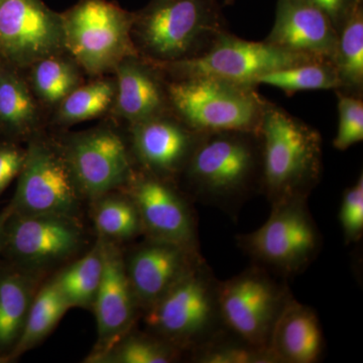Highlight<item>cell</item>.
Here are the masks:
<instances>
[{
  "label": "cell",
  "mask_w": 363,
  "mask_h": 363,
  "mask_svg": "<svg viewBox=\"0 0 363 363\" xmlns=\"http://www.w3.org/2000/svg\"><path fill=\"white\" fill-rule=\"evenodd\" d=\"M262 185L272 202L306 198L323 167L319 131L267 100L259 130Z\"/></svg>",
  "instance_id": "1"
},
{
  "label": "cell",
  "mask_w": 363,
  "mask_h": 363,
  "mask_svg": "<svg viewBox=\"0 0 363 363\" xmlns=\"http://www.w3.org/2000/svg\"><path fill=\"white\" fill-rule=\"evenodd\" d=\"M133 26L154 64L198 58L229 32L216 0H154Z\"/></svg>",
  "instance_id": "2"
},
{
  "label": "cell",
  "mask_w": 363,
  "mask_h": 363,
  "mask_svg": "<svg viewBox=\"0 0 363 363\" xmlns=\"http://www.w3.org/2000/svg\"><path fill=\"white\" fill-rule=\"evenodd\" d=\"M167 91L172 112L198 133H259L267 99L257 86L199 76L173 78Z\"/></svg>",
  "instance_id": "3"
},
{
  "label": "cell",
  "mask_w": 363,
  "mask_h": 363,
  "mask_svg": "<svg viewBox=\"0 0 363 363\" xmlns=\"http://www.w3.org/2000/svg\"><path fill=\"white\" fill-rule=\"evenodd\" d=\"M197 191L229 197L262 183V145L259 133L226 130L203 133L185 168Z\"/></svg>",
  "instance_id": "4"
},
{
  "label": "cell",
  "mask_w": 363,
  "mask_h": 363,
  "mask_svg": "<svg viewBox=\"0 0 363 363\" xmlns=\"http://www.w3.org/2000/svg\"><path fill=\"white\" fill-rule=\"evenodd\" d=\"M62 21L64 45L89 73H101L138 57L131 39L135 18L107 0H83Z\"/></svg>",
  "instance_id": "5"
},
{
  "label": "cell",
  "mask_w": 363,
  "mask_h": 363,
  "mask_svg": "<svg viewBox=\"0 0 363 363\" xmlns=\"http://www.w3.org/2000/svg\"><path fill=\"white\" fill-rule=\"evenodd\" d=\"M313 61L323 60L289 51L267 40H242L228 32L198 58L155 65L173 78L207 76L255 86V79L269 72Z\"/></svg>",
  "instance_id": "6"
},
{
  "label": "cell",
  "mask_w": 363,
  "mask_h": 363,
  "mask_svg": "<svg viewBox=\"0 0 363 363\" xmlns=\"http://www.w3.org/2000/svg\"><path fill=\"white\" fill-rule=\"evenodd\" d=\"M219 314L241 339L269 350L272 329L288 298L272 279L259 272H247L217 288Z\"/></svg>",
  "instance_id": "7"
},
{
  "label": "cell",
  "mask_w": 363,
  "mask_h": 363,
  "mask_svg": "<svg viewBox=\"0 0 363 363\" xmlns=\"http://www.w3.org/2000/svg\"><path fill=\"white\" fill-rule=\"evenodd\" d=\"M269 220L243 238L255 259L285 272L310 262L319 247V235L305 209L304 198L274 203Z\"/></svg>",
  "instance_id": "8"
},
{
  "label": "cell",
  "mask_w": 363,
  "mask_h": 363,
  "mask_svg": "<svg viewBox=\"0 0 363 363\" xmlns=\"http://www.w3.org/2000/svg\"><path fill=\"white\" fill-rule=\"evenodd\" d=\"M62 16L42 0H0V56L21 67L63 49Z\"/></svg>",
  "instance_id": "9"
},
{
  "label": "cell",
  "mask_w": 363,
  "mask_h": 363,
  "mask_svg": "<svg viewBox=\"0 0 363 363\" xmlns=\"http://www.w3.org/2000/svg\"><path fill=\"white\" fill-rule=\"evenodd\" d=\"M11 211L76 217L79 191L68 164L38 143L26 154Z\"/></svg>",
  "instance_id": "10"
},
{
  "label": "cell",
  "mask_w": 363,
  "mask_h": 363,
  "mask_svg": "<svg viewBox=\"0 0 363 363\" xmlns=\"http://www.w3.org/2000/svg\"><path fill=\"white\" fill-rule=\"evenodd\" d=\"M219 311L217 289L192 269L149 308L147 323L164 337L190 342L206 335Z\"/></svg>",
  "instance_id": "11"
},
{
  "label": "cell",
  "mask_w": 363,
  "mask_h": 363,
  "mask_svg": "<svg viewBox=\"0 0 363 363\" xmlns=\"http://www.w3.org/2000/svg\"><path fill=\"white\" fill-rule=\"evenodd\" d=\"M82 238L75 217L11 211L4 248L25 266L45 267L71 257L80 247Z\"/></svg>",
  "instance_id": "12"
},
{
  "label": "cell",
  "mask_w": 363,
  "mask_h": 363,
  "mask_svg": "<svg viewBox=\"0 0 363 363\" xmlns=\"http://www.w3.org/2000/svg\"><path fill=\"white\" fill-rule=\"evenodd\" d=\"M79 191L93 199L130 180L128 150L121 136L109 130L83 135L72 143L67 161Z\"/></svg>",
  "instance_id": "13"
},
{
  "label": "cell",
  "mask_w": 363,
  "mask_h": 363,
  "mask_svg": "<svg viewBox=\"0 0 363 363\" xmlns=\"http://www.w3.org/2000/svg\"><path fill=\"white\" fill-rule=\"evenodd\" d=\"M98 242L101 250L104 269L92 306L98 329L97 350L94 353L109 350L123 338L133 324L138 303L123 253L111 240L101 238Z\"/></svg>",
  "instance_id": "14"
},
{
  "label": "cell",
  "mask_w": 363,
  "mask_h": 363,
  "mask_svg": "<svg viewBox=\"0 0 363 363\" xmlns=\"http://www.w3.org/2000/svg\"><path fill=\"white\" fill-rule=\"evenodd\" d=\"M264 40L289 51L333 62L338 32L310 0H278L276 21Z\"/></svg>",
  "instance_id": "15"
},
{
  "label": "cell",
  "mask_w": 363,
  "mask_h": 363,
  "mask_svg": "<svg viewBox=\"0 0 363 363\" xmlns=\"http://www.w3.org/2000/svg\"><path fill=\"white\" fill-rule=\"evenodd\" d=\"M143 229L152 240L166 241L192 250L195 229L183 200L168 185L152 177L136 179L130 189Z\"/></svg>",
  "instance_id": "16"
},
{
  "label": "cell",
  "mask_w": 363,
  "mask_h": 363,
  "mask_svg": "<svg viewBox=\"0 0 363 363\" xmlns=\"http://www.w3.org/2000/svg\"><path fill=\"white\" fill-rule=\"evenodd\" d=\"M133 143L143 164L157 175L185 169L203 133L168 113L133 123Z\"/></svg>",
  "instance_id": "17"
},
{
  "label": "cell",
  "mask_w": 363,
  "mask_h": 363,
  "mask_svg": "<svg viewBox=\"0 0 363 363\" xmlns=\"http://www.w3.org/2000/svg\"><path fill=\"white\" fill-rule=\"evenodd\" d=\"M191 252L180 245L155 240L136 250L125 266L138 303L149 309L190 272L193 269Z\"/></svg>",
  "instance_id": "18"
},
{
  "label": "cell",
  "mask_w": 363,
  "mask_h": 363,
  "mask_svg": "<svg viewBox=\"0 0 363 363\" xmlns=\"http://www.w3.org/2000/svg\"><path fill=\"white\" fill-rule=\"evenodd\" d=\"M323 348L319 320L310 308L288 301L272 329L269 350L277 362L312 363Z\"/></svg>",
  "instance_id": "19"
},
{
  "label": "cell",
  "mask_w": 363,
  "mask_h": 363,
  "mask_svg": "<svg viewBox=\"0 0 363 363\" xmlns=\"http://www.w3.org/2000/svg\"><path fill=\"white\" fill-rule=\"evenodd\" d=\"M135 58L124 60L117 66V107L133 124L171 111L167 84H162L150 65Z\"/></svg>",
  "instance_id": "20"
},
{
  "label": "cell",
  "mask_w": 363,
  "mask_h": 363,
  "mask_svg": "<svg viewBox=\"0 0 363 363\" xmlns=\"http://www.w3.org/2000/svg\"><path fill=\"white\" fill-rule=\"evenodd\" d=\"M334 67L344 93L362 97L363 93V11H353L338 33Z\"/></svg>",
  "instance_id": "21"
},
{
  "label": "cell",
  "mask_w": 363,
  "mask_h": 363,
  "mask_svg": "<svg viewBox=\"0 0 363 363\" xmlns=\"http://www.w3.org/2000/svg\"><path fill=\"white\" fill-rule=\"evenodd\" d=\"M69 309L70 306L54 279L40 289L33 298L25 327L14 345L13 357L32 350L47 337Z\"/></svg>",
  "instance_id": "22"
},
{
  "label": "cell",
  "mask_w": 363,
  "mask_h": 363,
  "mask_svg": "<svg viewBox=\"0 0 363 363\" xmlns=\"http://www.w3.org/2000/svg\"><path fill=\"white\" fill-rule=\"evenodd\" d=\"M33 285L21 274L0 277V350L14 347L33 302Z\"/></svg>",
  "instance_id": "23"
},
{
  "label": "cell",
  "mask_w": 363,
  "mask_h": 363,
  "mask_svg": "<svg viewBox=\"0 0 363 363\" xmlns=\"http://www.w3.org/2000/svg\"><path fill=\"white\" fill-rule=\"evenodd\" d=\"M262 84L274 86L288 95L301 91L341 89L337 72L330 61L308 62L269 72L255 79V86Z\"/></svg>",
  "instance_id": "24"
},
{
  "label": "cell",
  "mask_w": 363,
  "mask_h": 363,
  "mask_svg": "<svg viewBox=\"0 0 363 363\" xmlns=\"http://www.w3.org/2000/svg\"><path fill=\"white\" fill-rule=\"evenodd\" d=\"M102 269L104 262L98 242L94 250L67 267L54 279L70 308L92 307L101 281Z\"/></svg>",
  "instance_id": "25"
},
{
  "label": "cell",
  "mask_w": 363,
  "mask_h": 363,
  "mask_svg": "<svg viewBox=\"0 0 363 363\" xmlns=\"http://www.w3.org/2000/svg\"><path fill=\"white\" fill-rule=\"evenodd\" d=\"M93 217L100 236L107 240H130L143 229L135 203L125 198L106 195L98 198Z\"/></svg>",
  "instance_id": "26"
},
{
  "label": "cell",
  "mask_w": 363,
  "mask_h": 363,
  "mask_svg": "<svg viewBox=\"0 0 363 363\" xmlns=\"http://www.w3.org/2000/svg\"><path fill=\"white\" fill-rule=\"evenodd\" d=\"M35 119V105L23 81L9 72L0 73V123L25 130Z\"/></svg>",
  "instance_id": "27"
},
{
  "label": "cell",
  "mask_w": 363,
  "mask_h": 363,
  "mask_svg": "<svg viewBox=\"0 0 363 363\" xmlns=\"http://www.w3.org/2000/svg\"><path fill=\"white\" fill-rule=\"evenodd\" d=\"M88 359L89 362L168 363L175 359V352L152 339L130 336L104 352L93 353Z\"/></svg>",
  "instance_id": "28"
},
{
  "label": "cell",
  "mask_w": 363,
  "mask_h": 363,
  "mask_svg": "<svg viewBox=\"0 0 363 363\" xmlns=\"http://www.w3.org/2000/svg\"><path fill=\"white\" fill-rule=\"evenodd\" d=\"M54 57L33 64V70L35 90L49 104L63 101L78 85V75L73 67Z\"/></svg>",
  "instance_id": "29"
},
{
  "label": "cell",
  "mask_w": 363,
  "mask_h": 363,
  "mask_svg": "<svg viewBox=\"0 0 363 363\" xmlns=\"http://www.w3.org/2000/svg\"><path fill=\"white\" fill-rule=\"evenodd\" d=\"M114 86L106 80L75 88L63 100L61 116L67 121H81L104 113L114 97Z\"/></svg>",
  "instance_id": "30"
},
{
  "label": "cell",
  "mask_w": 363,
  "mask_h": 363,
  "mask_svg": "<svg viewBox=\"0 0 363 363\" xmlns=\"http://www.w3.org/2000/svg\"><path fill=\"white\" fill-rule=\"evenodd\" d=\"M337 96L339 123L333 140L336 150H346L363 140L362 97L335 90Z\"/></svg>",
  "instance_id": "31"
},
{
  "label": "cell",
  "mask_w": 363,
  "mask_h": 363,
  "mask_svg": "<svg viewBox=\"0 0 363 363\" xmlns=\"http://www.w3.org/2000/svg\"><path fill=\"white\" fill-rule=\"evenodd\" d=\"M341 225L344 235L350 241L359 240L363 233V177L346 190L341 204Z\"/></svg>",
  "instance_id": "32"
},
{
  "label": "cell",
  "mask_w": 363,
  "mask_h": 363,
  "mask_svg": "<svg viewBox=\"0 0 363 363\" xmlns=\"http://www.w3.org/2000/svg\"><path fill=\"white\" fill-rule=\"evenodd\" d=\"M200 362L206 363H257L277 362L269 350L247 346H223L207 351Z\"/></svg>",
  "instance_id": "33"
},
{
  "label": "cell",
  "mask_w": 363,
  "mask_h": 363,
  "mask_svg": "<svg viewBox=\"0 0 363 363\" xmlns=\"http://www.w3.org/2000/svg\"><path fill=\"white\" fill-rule=\"evenodd\" d=\"M331 21L338 33L353 11L362 4L360 0H310Z\"/></svg>",
  "instance_id": "34"
},
{
  "label": "cell",
  "mask_w": 363,
  "mask_h": 363,
  "mask_svg": "<svg viewBox=\"0 0 363 363\" xmlns=\"http://www.w3.org/2000/svg\"><path fill=\"white\" fill-rule=\"evenodd\" d=\"M26 155L13 147L0 149V194L20 174Z\"/></svg>",
  "instance_id": "35"
},
{
  "label": "cell",
  "mask_w": 363,
  "mask_h": 363,
  "mask_svg": "<svg viewBox=\"0 0 363 363\" xmlns=\"http://www.w3.org/2000/svg\"><path fill=\"white\" fill-rule=\"evenodd\" d=\"M11 208L2 212L0 214V252L4 248V238H6V223L9 214H11Z\"/></svg>",
  "instance_id": "36"
},
{
  "label": "cell",
  "mask_w": 363,
  "mask_h": 363,
  "mask_svg": "<svg viewBox=\"0 0 363 363\" xmlns=\"http://www.w3.org/2000/svg\"><path fill=\"white\" fill-rule=\"evenodd\" d=\"M11 358V357H2V355H0V363L9 362Z\"/></svg>",
  "instance_id": "37"
},
{
  "label": "cell",
  "mask_w": 363,
  "mask_h": 363,
  "mask_svg": "<svg viewBox=\"0 0 363 363\" xmlns=\"http://www.w3.org/2000/svg\"><path fill=\"white\" fill-rule=\"evenodd\" d=\"M233 1V0H226V4H230Z\"/></svg>",
  "instance_id": "38"
}]
</instances>
